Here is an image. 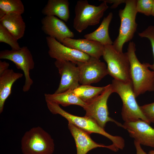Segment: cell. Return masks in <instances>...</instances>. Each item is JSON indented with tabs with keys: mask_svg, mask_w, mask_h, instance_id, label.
Returning <instances> with one entry per match:
<instances>
[{
	"mask_svg": "<svg viewBox=\"0 0 154 154\" xmlns=\"http://www.w3.org/2000/svg\"><path fill=\"white\" fill-rule=\"evenodd\" d=\"M0 42L9 45L13 50L20 49V47L17 40L3 26L0 24Z\"/></svg>",
	"mask_w": 154,
	"mask_h": 154,
	"instance_id": "obj_24",
	"label": "cell"
},
{
	"mask_svg": "<svg viewBox=\"0 0 154 154\" xmlns=\"http://www.w3.org/2000/svg\"><path fill=\"white\" fill-rule=\"evenodd\" d=\"M99 1H105L106 3H113V4L111 7V8L112 9H114L116 8L118 5L119 4L122 3H125L126 1V0H99Z\"/></svg>",
	"mask_w": 154,
	"mask_h": 154,
	"instance_id": "obj_28",
	"label": "cell"
},
{
	"mask_svg": "<svg viewBox=\"0 0 154 154\" xmlns=\"http://www.w3.org/2000/svg\"><path fill=\"white\" fill-rule=\"evenodd\" d=\"M61 43L98 59L103 56L104 45L96 41L86 38H66Z\"/></svg>",
	"mask_w": 154,
	"mask_h": 154,
	"instance_id": "obj_16",
	"label": "cell"
},
{
	"mask_svg": "<svg viewBox=\"0 0 154 154\" xmlns=\"http://www.w3.org/2000/svg\"><path fill=\"white\" fill-rule=\"evenodd\" d=\"M105 88V86L97 87L82 84L73 90V91L76 96L86 103L101 94Z\"/></svg>",
	"mask_w": 154,
	"mask_h": 154,
	"instance_id": "obj_22",
	"label": "cell"
},
{
	"mask_svg": "<svg viewBox=\"0 0 154 154\" xmlns=\"http://www.w3.org/2000/svg\"><path fill=\"white\" fill-rule=\"evenodd\" d=\"M9 66L8 62L5 61H2L0 60V75L2 74L4 72L8 69Z\"/></svg>",
	"mask_w": 154,
	"mask_h": 154,
	"instance_id": "obj_29",
	"label": "cell"
},
{
	"mask_svg": "<svg viewBox=\"0 0 154 154\" xmlns=\"http://www.w3.org/2000/svg\"><path fill=\"white\" fill-rule=\"evenodd\" d=\"M136 0H126L125 6L119 11L120 25L118 36L113 42L115 49L122 52L124 44L133 38L137 27L135 19L137 13L136 9Z\"/></svg>",
	"mask_w": 154,
	"mask_h": 154,
	"instance_id": "obj_5",
	"label": "cell"
},
{
	"mask_svg": "<svg viewBox=\"0 0 154 154\" xmlns=\"http://www.w3.org/2000/svg\"><path fill=\"white\" fill-rule=\"evenodd\" d=\"M140 108L149 123H154V102L140 106Z\"/></svg>",
	"mask_w": 154,
	"mask_h": 154,
	"instance_id": "obj_27",
	"label": "cell"
},
{
	"mask_svg": "<svg viewBox=\"0 0 154 154\" xmlns=\"http://www.w3.org/2000/svg\"><path fill=\"white\" fill-rule=\"evenodd\" d=\"M149 124L139 119L124 122L123 128L127 131L130 137L141 145L154 148V128Z\"/></svg>",
	"mask_w": 154,
	"mask_h": 154,
	"instance_id": "obj_13",
	"label": "cell"
},
{
	"mask_svg": "<svg viewBox=\"0 0 154 154\" xmlns=\"http://www.w3.org/2000/svg\"><path fill=\"white\" fill-rule=\"evenodd\" d=\"M47 107L53 114H59L66 118L68 122L89 134L92 133H98L107 137L118 149H123L125 145V141L121 137L114 136L106 132L94 120L85 116L80 117L67 112L62 109L59 105L49 102H46Z\"/></svg>",
	"mask_w": 154,
	"mask_h": 154,
	"instance_id": "obj_2",
	"label": "cell"
},
{
	"mask_svg": "<svg viewBox=\"0 0 154 154\" xmlns=\"http://www.w3.org/2000/svg\"><path fill=\"white\" fill-rule=\"evenodd\" d=\"M151 15L154 16V3L153 5V9L152 10Z\"/></svg>",
	"mask_w": 154,
	"mask_h": 154,
	"instance_id": "obj_31",
	"label": "cell"
},
{
	"mask_svg": "<svg viewBox=\"0 0 154 154\" xmlns=\"http://www.w3.org/2000/svg\"><path fill=\"white\" fill-rule=\"evenodd\" d=\"M154 0H137L136 9L139 12L149 16L151 15Z\"/></svg>",
	"mask_w": 154,
	"mask_h": 154,
	"instance_id": "obj_25",
	"label": "cell"
},
{
	"mask_svg": "<svg viewBox=\"0 0 154 154\" xmlns=\"http://www.w3.org/2000/svg\"><path fill=\"white\" fill-rule=\"evenodd\" d=\"M23 74L15 72L12 69H8L0 75V113L3 110L5 103L11 93L14 83L22 78Z\"/></svg>",
	"mask_w": 154,
	"mask_h": 154,
	"instance_id": "obj_17",
	"label": "cell"
},
{
	"mask_svg": "<svg viewBox=\"0 0 154 154\" xmlns=\"http://www.w3.org/2000/svg\"><path fill=\"white\" fill-rule=\"evenodd\" d=\"M135 45L129 43L127 51L130 64V75L136 98L147 92L154 91V72L149 69L148 63H141L135 54Z\"/></svg>",
	"mask_w": 154,
	"mask_h": 154,
	"instance_id": "obj_1",
	"label": "cell"
},
{
	"mask_svg": "<svg viewBox=\"0 0 154 154\" xmlns=\"http://www.w3.org/2000/svg\"><path fill=\"white\" fill-rule=\"evenodd\" d=\"M0 24L17 40L24 35L26 25L21 15L12 13L5 15L0 18Z\"/></svg>",
	"mask_w": 154,
	"mask_h": 154,
	"instance_id": "obj_18",
	"label": "cell"
},
{
	"mask_svg": "<svg viewBox=\"0 0 154 154\" xmlns=\"http://www.w3.org/2000/svg\"><path fill=\"white\" fill-rule=\"evenodd\" d=\"M149 154H154V150L150 151L149 153Z\"/></svg>",
	"mask_w": 154,
	"mask_h": 154,
	"instance_id": "obj_32",
	"label": "cell"
},
{
	"mask_svg": "<svg viewBox=\"0 0 154 154\" xmlns=\"http://www.w3.org/2000/svg\"><path fill=\"white\" fill-rule=\"evenodd\" d=\"M113 16L112 12L109 13L104 18L99 27L93 32L85 35L84 38L99 42L103 45L112 44L113 42L109 36L108 29Z\"/></svg>",
	"mask_w": 154,
	"mask_h": 154,
	"instance_id": "obj_20",
	"label": "cell"
},
{
	"mask_svg": "<svg viewBox=\"0 0 154 154\" xmlns=\"http://www.w3.org/2000/svg\"><path fill=\"white\" fill-rule=\"evenodd\" d=\"M113 93L111 84H109L105 86V90L101 94L86 102L83 108L86 112L85 116L94 120L104 129L109 121L114 122L118 126L123 128V124L109 116L107 101Z\"/></svg>",
	"mask_w": 154,
	"mask_h": 154,
	"instance_id": "obj_8",
	"label": "cell"
},
{
	"mask_svg": "<svg viewBox=\"0 0 154 154\" xmlns=\"http://www.w3.org/2000/svg\"><path fill=\"white\" fill-rule=\"evenodd\" d=\"M46 38L48 54L56 60L68 61L76 64L79 62H86L90 58L85 53L64 45L54 38L47 36Z\"/></svg>",
	"mask_w": 154,
	"mask_h": 154,
	"instance_id": "obj_11",
	"label": "cell"
},
{
	"mask_svg": "<svg viewBox=\"0 0 154 154\" xmlns=\"http://www.w3.org/2000/svg\"><path fill=\"white\" fill-rule=\"evenodd\" d=\"M69 5L68 0H48L41 12L45 16H56L67 22L70 18Z\"/></svg>",
	"mask_w": 154,
	"mask_h": 154,
	"instance_id": "obj_19",
	"label": "cell"
},
{
	"mask_svg": "<svg viewBox=\"0 0 154 154\" xmlns=\"http://www.w3.org/2000/svg\"><path fill=\"white\" fill-rule=\"evenodd\" d=\"M41 29L48 36L54 38L62 43L66 38H73L74 33L65 23L54 16H45L41 19Z\"/></svg>",
	"mask_w": 154,
	"mask_h": 154,
	"instance_id": "obj_14",
	"label": "cell"
},
{
	"mask_svg": "<svg viewBox=\"0 0 154 154\" xmlns=\"http://www.w3.org/2000/svg\"><path fill=\"white\" fill-rule=\"evenodd\" d=\"M44 97L46 101L51 102L64 107L75 105L83 108L86 104V102L74 94L73 90L70 89L60 93L45 94Z\"/></svg>",
	"mask_w": 154,
	"mask_h": 154,
	"instance_id": "obj_21",
	"label": "cell"
},
{
	"mask_svg": "<svg viewBox=\"0 0 154 154\" xmlns=\"http://www.w3.org/2000/svg\"><path fill=\"white\" fill-rule=\"evenodd\" d=\"M54 64L61 76V80L54 93H62L70 89L74 90L80 85L79 70L76 63L68 61L56 60Z\"/></svg>",
	"mask_w": 154,
	"mask_h": 154,
	"instance_id": "obj_12",
	"label": "cell"
},
{
	"mask_svg": "<svg viewBox=\"0 0 154 154\" xmlns=\"http://www.w3.org/2000/svg\"><path fill=\"white\" fill-rule=\"evenodd\" d=\"M68 127L75 142L77 154H86L98 147L106 148L115 152L119 150L113 144L106 145L96 143L91 139L90 134L70 123H68Z\"/></svg>",
	"mask_w": 154,
	"mask_h": 154,
	"instance_id": "obj_15",
	"label": "cell"
},
{
	"mask_svg": "<svg viewBox=\"0 0 154 154\" xmlns=\"http://www.w3.org/2000/svg\"><path fill=\"white\" fill-rule=\"evenodd\" d=\"M25 10L24 6L21 0H0V18L9 13L22 15Z\"/></svg>",
	"mask_w": 154,
	"mask_h": 154,
	"instance_id": "obj_23",
	"label": "cell"
},
{
	"mask_svg": "<svg viewBox=\"0 0 154 154\" xmlns=\"http://www.w3.org/2000/svg\"><path fill=\"white\" fill-rule=\"evenodd\" d=\"M21 148L23 154H52L54 144L50 135L38 126L25 133L21 139Z\"/></svg>",
	"mask_w": 154,
	"mask_h": 154,
	"instance_id": "obj_4",
	"label": "cell"
},
{
	"mask_svg": "<svg viewBox=\"0 0 154 154\" xmlns=\"http://www.w3.org/2000/svg\"><path fill=\"white\" fill-rule=\"evenodd\" d=\"M80 72L79 83L89 85L100 81L108 74L106 64L100 59L91 57L86 62L76 64Z\"/></svg>",
	"mask_w": 154,
	"mask_h": 154,
	"instance_id": "obj_10",
	"label": "cell"
},
{
	"mask_svg": "<svg viewBox=\"0 0 154 154\" xmlns=\"http://www.w3.org/2000/svg\"><path fill=\"white\" fill-rule=\"evenodd\" d=\"M111 84L113 93L117 94L122 101L121 114L124 122L140 119L150 124L136 101L131 81L124 82L114 79Z\"/></svg>",
	"mask_w": 154,
	"mask_h": 154,
	"instance_id": "obj_3",
	"label": "cell"
},
{
	"mask_svg": "<svg viewBox=\"0 0 154 154\" xmlns=\"http://www.w3.org/2000/svg\"><path fill=\"white\" fill-rule=\"evenodd\" d=\"M108 8L105 1L96 6L90 4L86 0L78 1L74 8L73 27L81 33L89 26L98 24Z\"/></svg>",
	"mask_w": 154,
	"mask_h": 154,
	"instance_id": "obj_6",
	"label": "cell"
},
{
	"mask_svg": "<svg viewBox=\"0 0 154 154\" xmlns=\"http://www.w3.org/2000/svg\"><path fill=\"white\" fill-rule=\"evenodd\" d=\"M102 56L107 65L108 74L114 79L124 82L131 80L130 64L126 52L117 51L112 44L104 45Z\"/></svg>",
	"mask_w": 154,
	"mask_h": 154,
	"instance_id": "obj_7",
	"label": "cell"
},
{
	"mask_svg": "<svg viewBox=\"0 0 154 154\" xmlns=\"http://www.w3.org/2000/svg\"><path fill=\"white\" fill-rule=\"evenodd\" d=\"M134 143L136 150V154H148L143 149L141 145L139 143L134 140Z\"/></svg>",
	"mask_w": 154,
	"mask_h": 154,
	"instance_id": "obj_30",
	"label": "cell"
},
{
	"mask_svg": "<svg viewBox=\"0 0 154 154\" xmlns=\"http://www.w3.org/2000/svg\"><path fill=\"white\" fill-rule=\"evenodd\" d=\"M0 59L9 60L13 62L17 68L23 70L25 78L23 88V92H28L33 83L30 76V71L35 66L32 54L26 46H23L17 50H5L0 52Z\"/></svg>",
	"mask_w": 154,
	"mask_h": 154,
	"instance_id": "obj_9",
	"label": "cell"
},
{
	"mask_svg": "<svg viewBox=\"0 0 154 154\" xmlns=\"http://www.w3.org/2000/svg\"><path fill=\"white\" fill-rule=\"evenodd\" d=\"M142 38H147L150 40L152 50L154 58V25H150L141 33H138ZM149 68L154 72V61L152 64H149Z\"/></svg>",
	"mask_w": 154,
	"mask_h": 154,
	"instance_id": "obj_26",
	"label": "cell"
}]
</instances>
